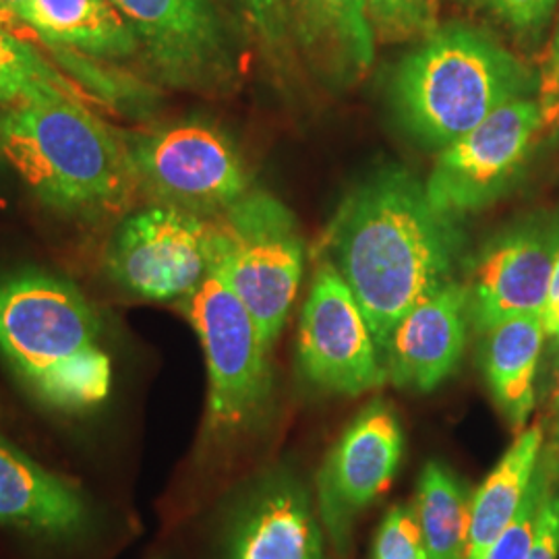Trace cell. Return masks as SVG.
Here are the masks:
<instances>
[{
    "label": "cell",
    "mask_w": 559,
    "mask_h": 559,
    "mask_svg": "<svg viewBox=\"0 0 559 559\" xmlns=\"http://www.w3.org/2000/svg\"><path fill=\"white\" fill-rule=\"evenodd\" d=\"M325 240L381 359L396 323L452 280L460 247L454 218L440 214L425 182L399 166H385L353 189Z\"/></svg>",
    "instance_id": "cell-1"
},
{
    "label": "cell",
    "mask_w": 559,
    "mask_h": 559,
    "mask_svg": "<svg viewBox=\"0 0 559 559\" xmlns=\"http://www.w3.org/2000/svg\"><path fill=\"white\" fill-rule=\"evenodd\" d=\"M0 359L41 408L81 419L112 394L100 316L69 280L23 267L0 274Z\"/></svg>",
    "instance_id": "cell-2"
},
{
    "label": "cell",
    "mask_w": 559,
    "mask_h": 559,
    "mask_svg": "<svg viewBox=\"0 0 559 559\" xmlns=\"http://www.w3.org/2000/svg\"><path fill=\"white\" fill-rule=\"evenodd\" d=\"M2 156L62 216L122 218L140 198L120 129L80 100L2 110Z\"/></svg>",
    "instance_id": "cell-3"
},
{
    "label": "cell",
    "mask_w": 559,
    "mask_h": 559,
    "mask_svg": "<svg viewBox=\"0 0 559 559\" xmlns=\"http://www.w3.org/2000/svg\"><path fill=\"white\" fill-rule=\"evenodd\" d=\"M535 80L510 50L468 25L436 27L402 62L390 83L400 127L443 150L508 102L531 96Z\"/></svg>",
    "instance_id": "cell-4"
},
{
    "label": "cell",
    "mask_w": 559,
    "mask_h": 559,
    "mask_svg": "<svg viewBox=\"0 0 559 559\" xmlns=\"http://www.w3.org/2000/svg\"><path fill=\"white\" fill-rule=\"evenodd\" d=\"M182 311L200 338L207 367L200 450L210 456L230 454L255 436L270 415V348L251 313L214 270L182 300Z\"/></svg>",
    "instance_id": "cell-5"
},
{
    "label": "cell",
    "mask_w": 559,
    "mask_h": 559,
    "mask_svg": "<svg viewBox=\"0 0 559 559\" xmlns=\"http://www.w3.org/2000/svg\"><path fill=\"white\" fill-rule=\"evenodd\" d=\"M212 270L239 297L272 350L305 270V242L295 214L274 195L251 189L212 218Z\"/></svg>",
    "instance_id": "cell-6"
},
{
    "label": "cell",
    "mask_w": 559,
    "mask_h": 559,
    "mask_svg": "<svg viewBox=\"0 0 559 559\" xmlns=\"http://www.w3.org/2000/svg\"><path fill=\"white\" fill-rule=\"evenodd\" d=\"M141 198L216 218L251 191L237 143L201 119L122 131Z\"/></svg>",
    "instance_id": "cell-7"
},
{
    "label": "cell",
    "mask_w": 559,
    "mask_h": 559,
    "mask_svg": "<svg viewBox=\"0 0 559 559\" xmlns=\"http://www.w3.org/2000/svg\"><path fill=\"white\" fill-rule=\"evenodd\" d=\"M104 270L133 299L185 300L212 270V221L154 203L127 212L106 245Z\"/></svg>",
    "instance_id": "cell-8"
},
{
    "label": "cell",
    "mask_w": 559,
    "mask_h": 559,
    "mask_svg": "<svg viewBox=\"0 0 559 559\" xmlns=\"http://www.w3.org/2000/svg\"><path fill=\"white\" fill-rule=\"evenodd\" d=\"M140 44L141 64L162 85L228 92L237 52L214 0H112Z\"/></svg>",
    "instance_id": "cell-9"
},
{
    "label": "cell",
    "mask_w": 559,
    "mask_h": 559,
    "mask_svg": "<svg viewBox=\"0 0 559 559\" xmlns=\"http://www.w3.org/2000/svg\"><path fill=\"white\" fill-rule=\"evenodd\" d=\"M545 127L539 100L508 102L473 131L440 150L425 180L431 205L450 218L479 212L508 191Z\"/></svg>",
    "instance_id": "cell-10"
},
{
    "label": "cell",
    "mask_w": 559,
    "mask_h": 559,
    "mask_svg": "<svg viewBox=\"0 0 559 559\" xmlns=\"http://www.w3.org/2000/svg\"><path fill=\"white\" fill-rule=\"evenodd\" d=\"M299 362L313 385L344 396L388 381L371 325L332 261L321 263L302 305Z\"/></svg>",
    "instance_id": "cell-11"
},
{
    "label": "cell",
    "mask_w": 559,
    "mask_h": 559,
    "mask_svg": "<svg viewBox=\"0 0 559 559\" xmlns=\"http://www.w3.org/2000/svg\"><path fill=\"white\" fill-rule=\"evenodd\" d=\"M404 454L399 417L383 400L367 404L344 429L318 473V514L340 554L355 522L396 479Z\"/></svg>",
    "instance_id": "cell-12"
},
{
    "label": "cell",
    "mask_w": 559,
    "mask_h": 559,
    "mask_svg": "<svg viewBox=\"0 0 559 559\" xmlns=\"http://www.w3.org/2000/svg\"><path fill=\"white\" fill-rule=\"evenodd\" d=\"M0 528L46 547H80L98 537L102 512L64 479L0 436Z\"/></svg>",
    "instance_id": "cell-13"
},
{
    "label": "cell",
    "mask_w": 559,
    "mask_h": 559,
    "mask_svg": "<svg viewBox=\"0 0 559 559\" xmlns=\"http://www.w3.org/2000/svg\"><path fill=\"white\" fill-rule=\"evenodd\" d=\"M558 253V218L524 222L491 240L466 286L475 330L483 334L501 321L543 313Z\"/></svg>",
    "instance_id": "cell-14"
},
{
    "label": "cell",
    "mask_w": 559,
    "mask_h": 559,
    "mask_svg": "<svg viewBox=\"0 0 559 559\" xmlns=\"http://www.w3.org/2000/svg\"><path fill=\"white\" fill-rule=\"evenodd\" d=\"M224 559H325L321 522L299 480L272 473L245 491L226 524Z\"/></svg>",
    "instance_id": "cell-15"
},
{
    "label": "cell",
    "mask_w": 559,
    "mask_h": 559,
    "mask_svg": "<svg viewBox=\"0 0 559 559\" xmlns=\"http://www.w3.org/2000/svg\"><path fill=\"white\" fill-rule=\"evenodd\" d=\"M468 323V290L448 280L392 330L383 350L388 380L411 392L436 390L462 360Z\"/></svg>",
    "instance_id": "cell-16"
},
{
    "label": "cell",
    "mask_w": 559,
    "mask_h": 559,
    "mask_svg": "<svg viewBox=\"0 0 559 559\" xmlns=\"http://www.w3.org/2000/svg\"><path fill=\"white\" fill-rule=\"evenodd\" d=\"M290 38L323 75L348 85L376 59L369 0H288Z\"/></svg>",
    "instance_id": "cell-17"
},
{
    "label": "cell",
    "mask_w": 559,
    "mask_h": 559,
    "mask_svg": "<svg viewBox=\"0 0 559 559\" xmlns=\"http://www.w3.org/2000/svg\"><path fill=\"white\" fill-rule=\"evenodd\" d=\"M32 32L52 57L69 50L104 67L141 62L138 38L112 0H36Z\"/></svg>",
    "instance_id": "cell-18"
},
{
    "label": "cell",
    "mask_w": 559,
    "mask_h": 559,
    "mask_svg": "<svg viewBox=\"0 0 559 559\" xmlns=\"http://www.w3.org/2000/svg\"><path fill=\"white\" fill-rule=\"evenodd\" d=\"M545 325L540 313L501 321L483 332L480 367L489 394L503 419L524 429L535 408V380L539 369Z\"/></svg>",
    "instance_id": "cell-19"
},
{
    "label": "cell",
    "mask_w": 559,
    "mask_h": 559,
    "mask_svg": "<svg viewBox=\"0 0 559 559\" xmlns=\"http://www.w3.org/2000/svg\"><path fill=\"white\" fill-rule=\"evenodd\" d=\"M543 445L545 433L540 425L522 429L489 477L473 493L471 533L464 559L487 558L510 526L535 475Z\"/></svg>",
    "instance_id": "cell-20"
},
{
    "label": "cell",
    "mask_w": 559,
    "mask_h": 559,
    "mask_svg": "<svg viewBox=\"0 0 559 559\" xmlns=\"http://www.w3.org/2000/svg\"><path fill=\"white\" fill-rule=\"evenodd\" d=\"M473 491L440 460L425 464L417 493V516L427 559H464L471 533Z\"/></svg>",
    "instance_id": "cell-21"
},
{
    "label": "cell",
    "mask_w": 559,
    "mask_h": 559,
    "mask_svg": "<svg viewBox=\"0 0 559 559\" xmlns=\"http://www.w3.org/2000/svg\"><path fill=\"white\" fill-rule=\"evenodd\" d=\"M62 100L83 102L75 81L64 78L36 46L0 23V108L15 110Z\"/></svg>",
    "instance_id": "cell-22"
},
{
    "label": "cell",
    "mask_w": 559,
    "mask_h": 559,
    "mask_svg": "<svg viewBox=\"0 0 559 559\" xmlns=\"http://www.w3.org/2000/svg\"><path fill=\"white\" fill-rule=\"evenodd\" d=\"M558 475L559 448L556 443H545L540 450L535 475L524 493V500L520 503L516 516L485 559H528L535 535H537L540 506Z\"/></svg>",
    "instance_id": "cell-23"
},
{
    "label": "cell",
    "mask_w": 559,
    "mask_h": 559,
    "mask_svg": "<svg viewBox=\"0 0 559 559\" xmlns=\"http://www.w3.org/2000/svg\"><path fill=\"white\" fill-rule=\"evenodd\" d=\"M369 17L383 44L423 40L436 29L438 0H369Z\"/></svg>",
    "instance_id": "cell-24"
},
{
    "label": "cell",
    "mask_w": 559,
    "mask_h": 559,
    "mask_svg": "<svg viewBox=\"0 0 559 559\" xmlns=\"http://www.w3.org/2000/svg\"><path fill=\"white\" fill-rule=\"evenodd\" d=\"M249 36L270 59L282 60L290 46L288 0H226Z\"/></svg>",
    "instance_id": "cell-25"
},
{
    "label": "cell",
    "mask_w": 559,
    "mask_h": 559,
    "mask_svg": "<svg viewBox=\"0 0 559 559\" xmlns=\"http://www.w3.org/2000/svg\"><path fill=\"white\" fill-rule=\"evenodd\" d=\"M373 559H427L417 510L408 503L394 506L381 522Z\"/></svg>",
    "instance_id": "cell-26"
},
{
    "label": "cell",
    "mask_w": 559,
    "mask_h": 559,
    "mask_svg": "<svg viewBox=\"0 0 559 559\" xmlns=\"http://www.w3.org/2000/svg\"><path fill=\"white\" fill-rule=\"evenodd\" d=\"M510 29L524 36H537L554 13L556 0H479Z\"/></svg>",
    "instance_id": "cell-27"
},
{
    "label": "cell",
    "mask_w": 559,
    "mask_h": 559,
    "mask_svg": "<svg viewBox=\"0 0 559 559\" xmlns=\"http://www.w3.org/2000/svg\"><path fill=\"white\" fill-rule=\"evenodd\" d=\"M528 559H559V475L540 506L537 535Z\"/></svg>",
    "instance_id": "cell-28"
},
{
    "label": "cell",
    "mask_w": 559,
    "mask_h": 559,
    "mask_svg": "<svg viewBox=\"0 0 559 559\" xmlns=\"http://www.w3.org/2000/svg\"><path fill=\"white\" fill-rule=\"evenodd\" d=\"M540 110L545 124L559 127V62L551 64L540 85Z\"/></svg>",
    "instance_id": "cell-29"
},
{
    "label": "cell",
    "mask_w": 559,
    "mask_h": 559,
    "mask_svg": "<svg viewBox=\"0 0 559 559\" xmlns=\"http://www.w3.org/2000/svg\"><path fill=\"white\" fill-rule=\"evenodd\" d=\"M543 325H545V334L551 336L559 344V253L556 258V265L551 272L549 280V288H547V299L543 307Z\"/></svg>",
    "instance_id": "cell-30"
},
{
    "label": "cell",
    "mask_w": 559,
    "mask_h": 559,
    "mask_svg": "<svg viewBox=\"0 0 559 559\" xmlns=\"http://www.w3.org/2000/svg\"><path fill=\"white\" fill-rule=\"evenodd\" d=\"M0 9L9 21H20L27 29L34 25L36 0H0Z\"/></svg>",
    "instance_id": "cell-31"
},
{
    "label": "cell",
    "mask_w": 559,
    "mask_h": 559,
    "mask_svg": "<svg viewBox=\"0 0 559 559\" xmlns=\"http://www.w3.org/2000/svg\"><path fill=\"white\" fill-rule=\"evenodd\" d=\"M551 443H556L559 448V378L556 394H554V440Z\"/></svg>",
    "instance_id": "cell-32"
},
{
    "label": "cell",
    "mask_w": 559,
    "mask_h": 559,
    "mask_svg": "<svg viewBox=\"0 0 559 559\" xmlns=\"http://www.w3.org/2000/svg\"><path fill=\"white\" fill-rule=\"evenodd\" d=\"M559 62V25L558 32H556V38H554V44H551V57H549V67L551 64H558Z\"/></svg>",
    "instance_id": "cell-33"
},
{
    "label": "cell",
    "mask_w": 559,
    "mask_h": 559,
    "mask_svg": "<svg viewBox=\"0 0 559 559\" xmlns=\"http://www.w3.org/2000/svg\"><path fill=\"white\" fill-rule=\"evenodd\" d=\"M0 160H4V156H2V110H0Z\"/></svg>",
    "instance_id": "cell-34"
},
{
    "label": "cell",
    "mask_w": 559,
    "mask_h": 559,
    "mask_svg": "<svg viewBox=\"0 0 559 559\" xmlns=\"http://www.w3.org/2000/svg\"><path fill=\"white\" fill-rule=\"evenodd\" d=\"M7 17H4V13H2V9H0V23H2V25H7Z\"/></svg>",
    "instance_id": "cell-35"
},
{
    "label": "cell",
    "mask_w": 559,
    "mask_h": 559,
    "mask_svg": "<svg viewBox=\"0 0 559 559\" xmlns=\"http://www.w3.org/2000/svg\"><path fill=\"white\" fill-rule=\"evenodd\" d=\"M556 2H558V0H556Z\"/></svg>",
    "instance_id": "cell-36"
}]
</instances>
